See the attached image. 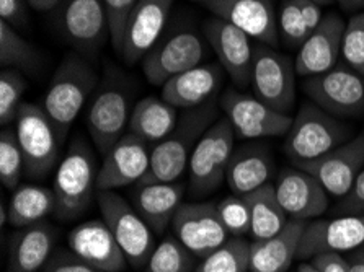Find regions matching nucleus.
I'll return each mask as SVG.
<instances>
[{"label": "nucleus", "instance_id": "41", "mask_svg": "<svg viewBox=\"0 0 364 272\" xmlns=\"http://www.w3.org/2000/svg\"><path fill=\"white\" fill-rule=\"evenodd\" d=\"M41 272H103L100 269L93 268L84 259H80L70 249H58L53 253L51 259L48 261L46 266Z\"/></svg>", "mask_w": 364, "mask_h": 272}, {"label": "nucleus", "instance_id": "8", "mask_svg": "<svg viewBox=\"0 0 364 272\" xmlns=\"http://www.w3.org/2000/svg\"><path fill=\"white\" fill-rule=\"evenodd\" d=\"M235 132L228 118H220L204 132L188 163L190 187L195 196L211 194L225 181L234 153Z\"/></svg>", "mask_w": 364, "mask_h": 272}, {"label": "nucleus", "instance_id": "44", "mask_svg": "<svg viewBox=\"0 0 364 272\" xmlns=\"http://www.w3.org/2000/svg\"><path fill=\"white\" fill-rule=\"evenodd\" d=\"M311 263L321 272H350V264L340 253H323L312 258Z\"/></svg>", "mask_w": 364, "mask_h": 272}, {"label": "nucleus", "instance_id": "9", "mask_svg": "<svg viewBox=\"0 0 364 272\" xmlns=\"http://www.w3.org/2000/svg\"><path fill=\"white\" fill-rule=\"evenodd\" d=\"M302 92L318 108L338 119L364 114V75L346 64H336L328 72L307 77Z\"/></svg>", "mask_w": 364, "mask_h": 272}, {"label": "nucleus", "instance_id": "22", "mask_svg": "<svg viewBox=\"0 0 364 272\" xmlns=\"http://www.w3.org/2000/svg\"><path fill=\"white\" fill-rule=\"evenodd\" d=\"M68 245L80 259L103 272H123L129 264L103 219L77 225L69 233Z\"/></svg>", "mask_w": 364, "mask_h": 272}, {"label": "nucleus", "instance_id": "29", "mask_svg": "<svg viewBox=\"0 0 364 272\" xmlns=\"http://www.w3.org/2000/svg\"><path fill=\"white\" fill-rule=\"evenodd\" d=\"M178 119V109L162 97H146L132 108L128 129L149 143H159L172 134Z\"/></svg>", "mask_w": 364, "mask_h": 272}, {"label": "nucleus", "instance_id": "45", "mask_svg": "<svg viewBox=\"0 0 364 272\" xmlns=\"http://www.w3.org/2000/svg\"><path fill=\"white\" fill-rule=\"evenodd\" d=\"M297 7H299L302 18H304L306 25L309 30H311V33L322 23L323 12H322L321 4L314 2V0H297Z\"/></svg>", "mask_w": 364, "mask_h": 272}, {"label": "nucleus", "instance_id": "17", "mask_svg": "<svg viewBox=\"0 0 364 272\" xmlns=\"http://www.w3.org/2000/svg\"><path fill=\"white\" fill-rule=\"evenodd\" d=\"M203 35L235 85L240 88L250 85L253 64L250 36L216 15L204 21Z\"/></svg>", "mask_w": 364, "mask_h": 272}, {"label": "nucleus", "instance_id": "3", "mask_svg": "<svg viewBox=\"0 0 364 272\" xmlns=\"http://www.w3.org/2000/svg\"><path fill=\"white\" fill-rule=\"evenodd\" d=\"M353 127L345 124L311 99L302 103L286 134L283 150L292 163H306L323 157L351 141Z\"/></svg>", "mask_w": 364, "mask_h": 272}, {"label": "nucleus", "instance_id": "33", "mask_svg": "<svg viewBox=\"0 0 364 272\" xmlns=\"http://www.w3.org/2000/svg\"><path fill=\"white\" fill-rule=\"evenodd\" d=\"M250 243L244 238H229L223 246L203 259L195 272H248Z\"/></svg>", "mask_w": 364, "mask_h": 272}, {"label": "nucleus", "instance_id": "20", "mask_svg": "<svg viewBox=\"0 0 364 272\" xmlns=\"http://www.w3.org/2000/svg\"><path fill=\"white\" fill-rule=\"evenodd\" d=\"M175 0H139L128 20L121 59L134 65L161 40Z\"/></svg>", "mask_w": 364, "mask_h": 272}, {"label": "nucleus", "instance_id": "6", "mask_svg": "<svg viewBox=\"0 0 364 272\" xmlns=\"http://www.w3.org/2000/svg\"><path fill=\"white\" fill-rule=\"evenodd\" d=\"M97 201L102 219L113 232L129 266L134 269L146 268L149 258L157 246L154 230L137 214L134 205L114 191L97 192Z\"/></svg>", "mask_w": 364, "mask_h": 272}, {"label": "nucleus", "instance_id": "35", "mask_svg": "<svg viewBox=\"0 0 364 272\" xmlns=\"http://www.w3.org/2000/svg\"><path fill=\"white\" fill-rule=\"evenodd\" d=\"M26 88L28 82L21 70L7 67L0 72V124L4 127L15 124Z\"/></svg>", "mask_w": 364, "mask_h": 272}, {"label": "nucleus", "instance_id": "30", "mask_svg": "<svg viewBox=\"0 0 364 272\" xmlns=\"http://www.w3.org/2000/svg\"><path fill=\"white\" fill-rule=\"evenodd\" d=\"M56 209V196L49 187L23 185L14 191L9 202V224L15 229H25L43 222Z\"/></svg>", "mask_w": 364, "mask_h": 272}, {"label": "nucleus", "instance_id": "12", "mask_svg": "<svg viewBox=\"0 0 364 272\" xmlns=\"http://www.w3.org/2000/svg\"><path fill=\"white\" fill-rule=\"evenodd\" d=\"M220 108L240 138H264L286 136L292 126L289 114L269 108L257 97L228 90L220 97Z\"/></svg>", "mask_w": 364, "mask_h": 272}, {"label": "nucleus", "instance_id": "2", "mask_svg": "<svg viewBox=\"0 0 364 272\" xmlns=\"http://www.w3.org/2000/svg\"><path fill=\"white\" fill-rule=\"evenodd\" d=\"M97 83L95 70L84 55L75 53L65 55L54 72L44 95L43 109L56 127L60 142L68 137L70 126L85 107Z\"/></svg>", "mask_w": 364, "mask_h": 272}, {"label": "nucleus", "instance_id": "28", "mask_svg": "<svg viewBox=\"0 0 364 272\" xmlns=\"http://www.w3.org/2000/svg\"><path fill=\"white\" fill-rule=\"evenodd\" d=\"M307 222L291 219L278 235L250 243V272H286L297 258Z\"/></svg>", "mask_w": 364, "mask_h": 272}, {"label": "nucleus", "instance_id": "10", "mask_svg": "<svg viewBox=\"0 0 364 272\" xmlns=\"http://www.w3.org/2000/svg\"><path fill=\"white\" fill-rule=\"evenodd\" d=\"M296 62L267 44L253 48V93L269 108L289 114L296 104Z\"/></svg>", "mask_w": 364, "mask_h": 272}, {"label": "nucleus", "instance_id": "31", "mask_svg": "<svg viewBox=\"0 0 364 272\" xmlns=\"http://www.w3.org/2000/svg\"><path fill=\"white\" fill-rule=\"evenodd\" d=\"M245 201L250 209L253 241L267 240L284 229L288 224V214L281 207L273 185H264L260 190L247 194Z\"/></svg>", "mask_w": 364, "mask_h": 272}, {"label": "nucleus", "instance_id": "42", "mask_svg": "<svg viewBox=\"0 0 364 272\" xmlns=\"http://www.w3.org/2000/svg\"><path fill=\"white\" fill-rule=\"evenodd\" d=\"M335 215H364V170L335 207Z\"/></svg>", "mask_w": 364, "mask_h": 272}, {"label": "nucleus", "instance_id": "36", "mask_svg": "<svg viewBox=\"0 0 364 272\" xmlns=\"http://www.w3.org/2000/svg\"><path fill=\"white\" fill-rule=\"evenodd\" d=\"M25 171V158L12 127H4L0 134V181L7 190L15 191L20 186Z\"/></svg>", "mask_w": 364, "mask_h": 272}, {"label": "nucleus", "instance_id": "21", "mask_svg": "<svg viewBox=\"0 0 364 272\" xmlns=\"http://www.w3.org/2000/svg\"><path fill=\"white\" fill-rule=\"evenodd\" d=\"M274 191L281 207L291 219L307 222L321 217L328 209V192L321 181L297 166L281 171Z\"/></svg>", "mask_w": 364, "mask_h": 272}, {"label": "nucleus", "instance_id": "51", "mask_svg": "<svg viewBox=\"0 0 364 272\" xmlns=\"http://www.w3.org/2000/svg\"><path fill=\"white\" fill-rule=\"evenodd\" d=\"M314 2L321 4V5H322V7H323V5H330V4H332V2H333V0H314Z\"/></svg>", "mask_w": 364, "mask_h": 272}, {"label": "nucleus", "instance_id": "43", "mask_svg": "<svg viewBox=\"0 0 364 272\" xmlns=\"http://www.w3.org/2000/svg\"><path fill=\"white\" fill-rule=\"evenodd\" d=\"M0 18L14 28H26L30 23L26 0H0Z\"/></svg>", "mask_w": 364, "mask_h": 272}, {"label": "nucleus", "instance_id": "38", "mask_svg": "<svg viewBox=\"0 0 364 272\" xmlns=\"http://www.w3.org/2000/svg\"><path fill=\"white\" fill-rule=\"evenodd\" d=\"M220 222L230 236L244 238L252 230L250 209L245 197L242 196H228L216 204Z\"/></svg>", "mask_w": 364, "mask_h": 272}, {"label": "nucleus", "instance_id": "34", "mask_svg": "<svg viewBox=\"0 0 364 272\" xmlns=\"http://www.w3.org/2000/svg\"><path fill=\"white\" fill-rule=\"evenodd\" d=\"M193 269L195 254L176 236H167L154 249L144 272H193Z\"/></svg>", "mask_w": 364, "mask_h": 272}, {"label": "nucleus", "instance_id": "53", "mask_svg": "<svg viewBox=\"0 0 364 272\" xmlns=\"http://www.w3.org/2000/svg\"><path fill=\"white\" fill-rule=\"evenodd\" d=\"M363 134H364V132H363Z\"/></svg>", "mask_w": 364, "mask_h": 272}, {"label": "nucleus", "instance_id": "16", "mask_svg": "<svg viewBox=\"0 0 364 272\" xmlns=\"http://www.w3.org/2000/svg\"><path fill=\"white\" fill-rule=\"evenodd\" d=\"M364 245V215H340L306 225L297 258L312 259L323 253H351Z\"/></svg>", "mask_w": 364, "mask_h": 272}, {"label": "nucleus", "instance_id": "1", "mask_svg": "<svg viewBox=\"0 0 364 272\" xmlns=\"http://www.w3.org/2000/svg\"><path fill=\"white\" fill-rule=\"evenodd\" d=\"M219 119V103L209 99L201 107L185 109L172 134L154 146L146 176L136 186L178 181L188 168L193 150L209 127Z\"/></svg>", "mask_w": 364, "mask_h": 272}, {"label": "nucleus", "instance_id": "39", "mask_svg": "<svg viewBox=\"0 0 364 272\" xmlns=\"http://www.w3.org/2000/svg\"><path fill=\"white\" fill-rule=\"evenodd\" d=\"M341 58L348 67L364 75V13H356L346 23Z\"/></svg>", "mask_w": 364, "mask_h": 272}, {"label": "nucleus", "instance_id": "50", "mask_svg": "<svg viewBox=\"0 0 364 272\" xmlns=\"http://www.w3.org/2000/svg\"><path fill=\"white\" fill-rule=\"evenodd\" d=\"M297 272H321V271H318L312 263H309V264H301Z\"/></svg>", "mask_w": 364, "mask_h": 272}, {"label": "nucleus", "instance_id": "19", "mask_svg": "<svg viewBox=\"0 0 364 272\" xmlns=\"http://www.w3.org/2000/svg\"><path fill=\"white\" fill-rule=\"evenodd\" d=\"M209 12L267 46L279 44L278 15L273 0H209Z\"/></svg>", "mask_w": 364, "mask_h": 272}, {"label": "nucleus", "instance_id": "13", "mask_svg": "<svg viewBox=\"0 0 364 272\" xmlns=\"http://www.w3.org/2000/svg\"><path fill=\"white\" fill-rule=\"evenodd\" d=\"M175 236L196 258H206L229 240L216 204L183 202L172 220Z\"/></svg>", "mask_w": 364, "mask_h": 272}, {"label": "nucleus", "instance_id": "15", "mask_svg": "<svg viewBox=\"0 0 364 272\" xmlns=\"http://www.w3.org/2000/svg\"><path fill=\"white\" fill-rule=\"evenodd\" d=\"M151 152L152 148H149V142L144 138L126 132L103 155L97 178V191H114L137 185L146 176L151 165Z\"/></svg>", "mask_w": 364, "mask_h": 272}, {"label": "nucleus", "instance_id": "48", "mask_svg": "<svg viewBox=\"0 0 364 272\" xmlns=\"http://www.w3.org/2000/svg\"><path fill=\"white\" fill-rule=\"evenodd\" d=\"M336 2L346 12H358V10L364 9V0H336Z\"/></svg>", "mask_w": 364, "mask_h": 272}, {"label": "nucleus", "instance_id": "7", "mask_svg": "<svg viewBox=\"0 0 364 272\" xmlns=\"http://www.w3.org/2000/svg\"><path fill=\"white\" fill-rule=\"evenodd\" d=\"M15 132L25 158V173L43 180L59 165L60 138L44 109L23 103L15 121Z\"/></svg>", "mask_w": 364, "mask_h": 272}, {"label": "nucleus", "instance_id": "49", "mask_svg": "<svg viewBox=\"0 0 364 272\" xmlns=\"http://www.w3.org/2000/svg\"><path fill=\"white\" fill-rule=\"evenodd\" d=\"M9 222V204H0V225L5 227Z\"/></svg>", "mask_w": 364, "mask_h": 272}, {"label": "nucleus", "instance_id": "18", "mask_svg": "<svg viewBox=\"0 0 364 272\" xmlns=\"http://www.w3.org/2000/svg\"><path fill=\"white\" fill-rule=\"evenodd\" d=\"M297 168L316 176L325 191L343 197L351 190L358 175L364 170V134H358L314 162L297 163Z\"/></svg>", "mask_w": 364, "mask_h": 272}, {"label": "nucleus", "instance_id": "26", "mask_svg": "<svg viewBox=\"0 0 364 272\" xmlns=\"http://www.w3.org/2000/svg\"><path fill=\"white\" fill-rule=\"evenodd\" d=\"M274 175V158L269 148L262 143H250L234 150L225 183L235 196H247L268 185Z\"/></svg>", "mask_w": 364, "mask_h": 272}, {"label": "nucleus", "instance_id": "40", "mask_svg": "<svg viewBox=\"0 0 364 272\" xmlns=\"http://www.w3.org/2000/svg\"><path fill=\"white\" fill-rule=\"evenodd\" d=\"M105 9H107L108 25H109V41L112 46L121 58L124 43V31L128 26V20L139 4V0H103Z\"/></svg>", "mask_w": 364, "mask_h": 272}, {"label": "nucleus", "instance_id": "4", "mask_svg": "<svg viewBox=\"0 0 364 272\" xmlns=\"http://www.w3.org/2000/svg\"><path fill=\"white\" fill-rule=\"evenodd\" d=\"M97 160L84 138L70 143L54 176V215L64 222L75 220L90 207L97 191Z\"/></svg>", "mask_w": 364, "mask_h": 272}, {"label": "nucleus", "instance_id": "47", "mask_svg": "<svg viewBox=\"0 0 364 272\" xmlns=\"http://www.w3.org/2000/svg\"><path fill=\"white\" fill-rule=\"evenodd\" d=\"M31 9L38 10V12H49L54 7H58L60 0H26Z\"/></svg>", "mask_w": 364, "mask_h": 272}, {"label": "nucleus", "instance_id": "5", "mask_svg": "<svg viewBox=\"0 0 364 272\" xmlns=\"http://www.w3.org/2000/svg\"><path fill=\"white\" fill-rule=\"evenodd\" d=\"M118 72L109 70L93 97L85 118L92 141L102 155L126 134L132 113L128 85Z\"/></svg>", "mask_w": 364, "mask_h": 272}, {"label": "nucleus", "instance_id": "24", "mask_svg": "<svg viewBox=\"0 0 364 272\" xmlns=\"http://www.w3.org/2000/svg\"><path fill=\"white\" fill-rule=\"evenodd\" d=\"M58 232L46 220L16 230L10 238L7 272H40L54 253Z\"/></svg>", "mask_w": 364, "mask_h": 272}, {"label": "nucleus", "instance_id": "23", "mask_svg": "<svg viewBox=\"0 0 364 272\" xmlns=\"http://www.w3.org/2000/svg\"><path fill=\"white\" fill-rule=\"evenodd\" d=\"M345 26V20L338 13L330 12L323 15L322 23L309 35L297 53V75L307 79L328 72L338 64Z\"/></svg>", "mask_w": 364, "mask_h": 272}, {"label": "nucleus", "instance_id": "25", "mask_svg": "<svg viewBox=\"0 0 364 272\" xmlns=\"http://www.w3.org/2000/svg\"><path fill=\"white\" fill-rule=\"evenodd\" d=\"M220 64H201L170 79L162 87V98L176 109H191L213 99L223 85Z\"/></svg>", "mask_w": 364, "mask_h": 272}, {"label": "nucleus", "instance_id": "11", "mask_svg": "<svg viewBox=\"0 0 364 272\" xmlns=\"http://www.w3.org/2000/svg\"><path fill=\"white\" fill-rule=\"evenodd\" d=\"M206 44L193 30L175 31L156 46L142 59V72L151 85L164 87L170 79L201 65Z\"/></svg>", "mask_w": 364, "mask_h": 272}, {"label": "nucleus", "instance_id": "27", "mask_svg": "<svg viewBox=\"0 0 364 272\" xmlns=\"http://www.w3.org/2000/svg\"><path fill=\"white\" fill-rule=\"evenodd\" d=\"M185 186L178 183H154L136 186L132 191V205L147 222L154 233L162 235L172 224L176 210L183 204Z\"/></svg>", "mask_w": 364, "mask_h": 272}, {"label": "nucleus", "instance_id": "46", "mask_svg": "<svg viewBox=\"0 0 364 272\" xmlns=\"http://www.w3.org/2000/svg\"><path fill=\"white\" fill-rule=\"evenodd\" d=\"M346 261L350 264V272H364V245L351 251V256Z\"/></svg>", "mask_w": 364, "mask_h": 272}, {"label": "nucleus", "instance_id": "52", "mask_svg": "<svg viewBox=\"0 0 364 272\" xmlns=\"http://www.w3.org/2000/svg\"><path fill=\"white\" fill-rule=\"evenodd\" d=\"M193 2H203V4H206V2H209V0H193Z\"/></svg>", "mask_w": 364, "mask_h": 272}, {"label": "nucleus", "instance_id": "32", "mask_svg": "<svg viewBox=\"0 0 364 272\" xmlns=\"http://www.w3.org/2000/svg\"><path fill=\"white\" fill-rule=\"evenodd\" d=\"M0 64L4 69H18L26 74H33L40 67L38 49L26 41L16 31V28L2 20H0Z\"/></svg>", "mask_w": 364, "mask_h": 272}, {"label": "nucleus", "instance_id": "37", "mask_svg": "<svg viewBox=\"0 0 364 272\" xmlns=\"http://www.w3.org/2000/svg\"><path fill=\"white\" fill-rule=\"evenodd\" d=\"M278 31L279 40L291 49H301L302 44L311 35L299 7L297 0H283L278 13Z\"/></svg>", "mask_w": 364, "mask_h": 272}, {"label": "nucleus", "instance_id": "14", "mask_svg": "<svg viewBox=\"0 0 364 272\" xmlns=\"http://www.w3.org/2000/svg\"><path fill=\"white\" fill-rule=\"evenodd\" d=\"M60 30L77 54L95 58L109 38V25L103 0H64Z\"/></svg>", "mask_w": 364, "mask_h": 272}]
</instances>
